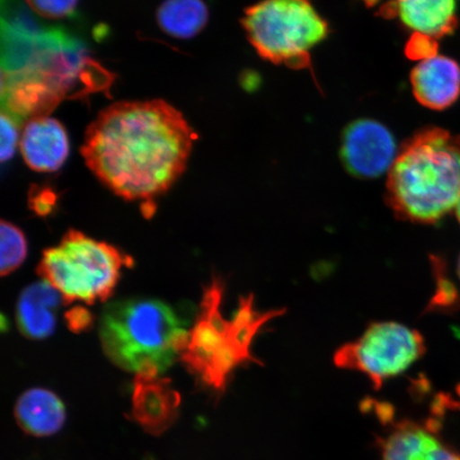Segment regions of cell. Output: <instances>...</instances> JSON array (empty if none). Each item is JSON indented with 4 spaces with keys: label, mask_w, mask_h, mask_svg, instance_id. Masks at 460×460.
Returning a JSON list of instances; mask_svg holds the SVG:
<instances>
[{
    "label": "cell",
    "mask_w": 460,
    "mask_h": 460,
    "mask_svg": "<svg viewBox=\"0 0 460 460\" xmlns=\"http://www.w3.org/2000/svg\"><path fill=\"white\" fill-rule=\"evenodd\" d=\"M0 272L3 276L13 273L27 257V240L19 227L3 221L0 226Z\"/></svg>",
    "instance_id": "e0dca14e"
},
{
    "label": "cell",
    "mask_w": 460,
    "mask_h": 460,
    "mask_svg": "<svg viewBox=\"0 0 460 460\" xmlns=\"http://www.w3.org/2000/svg\"><path fill=\"white\" fill-rule=\"evenodd\" d=\"M436 269L435 272L438 275L437 281H438V287H437L436 295L433 302H431L430 308L435 310H442V312H454L460 307V293L457 288L454 286L452 281L448 279L444 273H442L441 263L435 261Z\"/></svg>",
    "instance_id": "ac0fdd59"
},
{
    "label": "cell",
    "mask_w": 460,
    "mask_h": 460,
    "mask_svg": "<svg viewBox=\"0 0 460 460\" xmlns=\"http://www.w3.org/2000/svg\"><path fill=\"white\" fill-rule=\"evenodd\" d=\"M421 333L395 322L373 323L358 341L344 344L335 354L342 369L358 371L379 389L388 379L400 376L425 353Z\"/></svg>",
    "instance_id": "52a82bcc"
},
{
    "label": "cell",
    "mask_w": 460,
    "mask_h": 460,
    "mask_svg": "<svg viewBox=\"0 0 460 460\" xmlns=\"http://www.w3.org/2000/svg\"><path fill=\"white\" fill-rule=\"evenodd\" d=\"M460 199V137L444 128L420 130L400 149L388 172L386 199L402 220L435 224Z\"/></svg>",
    "instance_id": "7a4b0ae2"
},
{
    "label": "cell",
    "mask_w": 460,
    "mask_h": 460,
    "mask_svg": "<svg viewBox=\"0 0 460 460\" xmlns=\"http://www.w3.org/2000/svg\"><path fill=\"white\" fill-rule=\"evenodd\" d=\"M68 326L74 332H80L91 324L92 316L84 308H74L66 314Z\"/></svg>",
    "instance_id": "7402d4cb"
},
{
    "label": "cell",
    "mask_w": 460,
    "mask_h": 460,
    "mask_svg": "<svg viewBox=\"0 0 460 460\" xmlns=\"http://www.w3.org/2000/svg\"><path fill=\"white\" fill-rule=\"evenodd\" d=\"M198 136L180 111L163 100L120 102L103 109L85 131V164L126 200H154L185 172Z\"/></svg>",
    "instance_id": "6da1fadb"
},
{
    "label": "cell",
    "mask_w": 460,
    "mask_h": 460,
    "mask_svg": "<svg viewBox=\"0 0 460 460\" xmlns=\"http://www.w3.org/2000/svg\"><path fill=\"white\" fill-rule=\"evenodd\" d=\"M63 297L48 281L28 286L19 298L16 320L20 331L29 339L42 341L55 332L57 313Z\"/></svg>",
    "instance_id": "5bb4252c"
},
{
    "label": "cell",
    "mask_w": 460,
    "mask_h": 460,
    "mask_svg": "<svg viewBox=\"0 0 460 460\" xmlns=\"http://www.w3.org/2000/svg\"><path fill=\"white\" fill-rule=\"evenodd\" d=\"M79 0H26L38 15L45 19H65L75 13Z\"/></svg>",
    "instance_id": "d6986e66"
},
{
    "label": "cell",
    "mask_w": 460,
    "mask_h": 460,
    "mask_svg": "<svg viewBox=\"0 0 460 460\" xmlns=\"http://www.w3.org/2000/svg\"><path fill=\"white\" fill-rule=\"evenodd\" d=\"M457 274H458V278L460 279V255H459L458 261H457Z\"/></svg>",
    "instance_id": "d4e9b609"
},
{
    "label": "cell",
    "mask_w": 460,
    "mask_h": 460,
    "mask_svg": "<svg viewBox=\"0 0 460 460\" xmlns=\"http://www.w3.org/2000/svg\"><path fill=\"white\" fill-rule=\"evenodd\" d=\"M438 40L424 36V34L412 33L406 45V55L412 60L423 61L435 57L438 51Z\"/></svg>",
    "instance_id": "44dd1931"
},
{
    "label": "cell",
    "mask_w": 460,
    "mask_h": 460,
    "mask_svg": "<svg viewBox=\"0 0 460 460\" xmlns=\"http://www.w3.org/2000/svg\"><path fill=\"white\" fill-rule=\"evenodd\" d=\"M54 199L53 193L49 191L34 194L33 200L31 201L32 209L40 216L49 215L51 209H53Z\"/></svg>",
    "instance_id": "603a6c76"
},
{
    "label": "cell",
    "mask_w": 460,
    "mask_h": 460,
    "mask_svg": "<svg viewBox=\"0 0 460 460\" xmlns=\"http://www.w3.org/2000/svg\"><path fill=\"white\" fill-rule=\"evenodd\" d=\"M14 417L24 433L49 437L63 428L66 411L62 400L53 391L32 388L25 391L16 401Z\"/></svg>",
    "instance_id": "9a60e30c"
},
{
    "label": "cell",
    "mask_w": 460,
    "mask_h": 460,
    "mask_svg": "<svg viewBox=\"0 0 460 460\" xmlns=\"http://www.w3.org/2000/svg\"><path fill=\"white\" fill-rule=\"evenodd\" d=\"M223 292L220 279L214 278L206 287L197 322L180 353L188 370L216 393L226 390L239 367L257 362L252 354L254 339L269 321L284 313L259 312L249 296L241 298L237 312L226 319L221 310Z\"/></svg>",
    "instance_id": "3957f363"
},
{
    "label": "cell",
    "mask_w": 460,
    "mask_h": 460,
    "mask_svg": "<svg viewBox=\"0 0 460 460\" xmlns=\"http://www.w3.org/2000/svg\"><path fill=\"white\" fill-rule=\"evenodd\" d=\"M382 460H460L425 425L396 422L378 441Z\"/></svg>",
    "instance_id": "4fadbf2b"
},
{
    "label": "cell",
    "mask_w": 460,
    "mask_h": 460,
    "mask_svg": "<svg viewBox=\"0 0 460 460\" xmlns=\"http://www.w3.org/2000/svg\"><path fill=\"white\" fill-rule=\"evenodd\" d=\"M209 19L203 0H164L157 11L158 25L176 39H191L199 34Z\"/></svg>",
    "instance_id": "2e32d148"
},
{
    "label": "cell",
    "mask_w": 460,
    "mask_h": 460,
    "mask_svg": "<svg viewBox=\"0 0 460 460\" xmlns=\"http://www.w3.org/2000/svg\"><path fill=\"white\" fill-rule=\"evenodd\" d=\"M263 59L290 68L310 67V51L329 36V24L309 0H261L241 20Z\"/></svg>",
    "instance_id": "8992f818"
},
{
    "label": "cell",
    "mask_w": 460,
    "mask_h": 460,
    "mask_svg": "<svg viewBox=\"0 0 460 460\" xmlns=\"http://www.w3.org/2000/svg\"><path fill=\"white\" fill-rule=\"evenodd\" d=\"M20 147L29 168L41 172L59 170L70 155L65 126L49 117L29 120L22 132Z\"/></svg>",
    "instance_id": "30bf717a"
},
{
    "label": "cell",
    "mask_w": 460,
    "mask_h": 460,
    "mask_svg": "<svg viewBox=\"0 0 460 460\" xmlns=\"http://www.w3.org/2000/svg\"><path fill=\"white\" fill-rule=\"evenodd\" d=\"M456 217L458 218V222L460 224V199H459L458 203L456 205Z\"/></svg>",
    "instance_id": "cb8c5ba5"
},
{
    "label": "cell",
    "mask_w": 460,
    "mask_h": 460,
    "mask_svg": "<svg viewBox=\"0 0 460 460\" xmlns=\"http://www.w3.org/2000/svg\"><path fill=\"white\" fill-rule=\"evenodd\" d=\"M398 155L394 135L377 120H354L343 131L342 164L350 175L359 180H374L389 172Z\"/></svg>",
    "instance_id": "ba28073f"
},
{
    "label": "cell",
    "mask_w": 460,
    "mask_h": 460,
    "mask_svg": "<svg viewBox=\"0 0 460 460\" xmlns=\"http://www.w3.org/2000/svg\"><path fill=\"white\" fill-rule=\"evenodd\" d=\"M170 305L148 298L109 304L100 337L103 352L125 371L163 373L185 345L188 331Z\"/></svg>",
    "instance_id": "277c9868"
},
{
    "label": "cell",
    "mask_w": 460,
    "mask_h": 460,
    "mask_svg": "<svg viewBox=\"0 0 460 460\" xmlns=\"http://www.w3.org/2000/svg\"><path fill=\"white\" fill-rule=\"evenodd\" d=\"M181 395L170 379L158 373L136 374L132 393V418L147 434L165 433L180 416Z\"/></svg>",
    "instance_id": "9c48e42d"
},
{
    "label": "cell",
    "mask_w": 460,
    "mask_h": 460,
    "mask_svg": "<svg viewBox=\"0 0 460 460\" xmlns=\"http://www.w3.org/2000/svg\"><path fill=\"white\" fill-rule=\"evenodd\" d=\"M2 149L0 156L2 163L14 156L16 147L20 144L19 123L7 113L2 112Z\"/></svg>",
    "instance_id": "ffe728a7"
},
{
    "label": "cell",
    "mask_w": 460,
    "mask_h": 460,
    "mask_svg": "<svg viewBox=\"0 0 460 460\" xmlns=\"http://www.w3.org/2000/svg\"><path fill=\"white\" fill-rule=\"evenodd\" d=\"M128 255L78 230H68L57 246L43 252L38 273L59 291L65 304L106 302L123 268L132 267Z\"/></svg>",
    "instance_id": "5b68a950"
},
{
    "label": "cell",
    "mask_w": 460,
    "mask_h": 460,
    "mask_svg": "<svg viewBox=\"0 0 460 460\" xmlns=\"http://www.w3.org/2000/svg\"><path fill=\"white\" fill-rule=\"evenodd\" d=\"M411 84L419 103L430 111H446L460 96V66L452 58L431 57L413 68Z\"/></svg>",
    "instance_id": "8fae6325"
},
{
    "label": "cell",
    "mask_w": 460,
    "mask_h": 460,
    "mask_svg": "<svg viewBox=\"0 0 460 460\" xmlns=\"http://www.w3.org/2000/svg\"><path fill=\"white\" fill-rule=\"evenodd\" d=\"M457 4L458 0H391L381 13L384 17H398L412 33L439 40L456 31Z\"/></svg>",
    "instance_id": "7c38bea8"
}]
</instances>
